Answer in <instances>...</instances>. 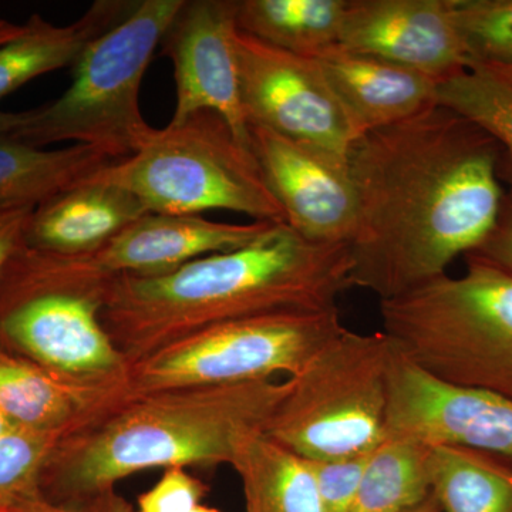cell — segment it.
I'll return each instance as SVG.
<instances>
[{"label":"cell","instance_id":"obj_24","mask_svg":"<svg viewBox=\"0 0 512 512\" xmlns=\"http://www.w3.org/2000/svg\"><path fill=\"white\" fill-rule=\"evenodd\" d=\"M431 447L386 437L372 451L350 512H407L431 495Z\"/></svg>","mask_w":512,"mask_h":512},{"label":"cell","instance_id":"obj_14","mask_svg":"<svg viewBox=\"0 0 512 512\" xmlns=\"http://www.w3.org/2000/svg\"><path fill=\"white\" fill-rule=\"evenodd\" d=\"M339 45L439 83L468 67L450 0H348Z\"/></svg>","mask_w":512,"mask_h":512},{"label":"cell","instance_id":"obj_28","mask_svg":"<svg viewBox=\"0 0 512 512\" xmlns=\"http://www.w3.org/2000/svg\"><path fill=\"white\" fill-rule=\"evenodd\" d=\"M370 453L335 460H306L311 464L326 512H350Z\"/></svg>","mask_w":512,"mask_h":512},{"label":"cell","instance_id":"obj_13","mask_svg":"<svg viewBox=\"0 0 512 512\" xmlns=\"http://www.w3.org/2000/svg\"><path fill=\"white\" fill-rule=\"evenodd\" d=\"M251 151L285 212L286 225L316 244H349L357 198L349 161L249 126Z\"/></svg>","mask_w":512,"mask_h":512},{"label":"cell","instance_id":"obj_34","mask_svg":"<svg viewBox=\"0 0 512 512\" xmlns=\"http://www.w3.org/2000/svg\"><path fill=\"white\" fill-rule=\"evenodd\" d=\"M22 30V25H16V23L9 22V20L0 19V45L18 36Z\"/></svg>","mask_w":512,"mask_h":512},{"label":"cell","instance_id":"obj_1","mask_svg":"<svg viewBox=\"0 0 512 512\" xmlns=\"http://www.w3.org/2000/svg\"><path fill=\"white\" fill-rule=\"evenodd\" d=\"M498 154L493 137L441 104L357 138L349 151L353 288L387 301L480 248L505 197Z\"/></svg>","mask_w":512,"mask_h":512},{"label":"cell","instance_id":"obj_25","mask_svg":"<svg viewBox=\"0 0 512 512\" xmlns=\"http://www.w3.org/2000/svg\"><path fill=\"white\" fill-rule=\"evenodd\" d=\"M437 104L476 124L512 156V83L480 66L437 86Z\"/></svg>","mask_w":512,"mask_h":512},{"label":"cell","instance_id":"obj_2","mask_svg":"<svg viewBox=\"0 0 512 512\" xmlns=\"http://www.w3.org/2000/svg\"><path fill=\"white\" fill-rule=\"evenodd\" d=\"M353 288L346 244H316L272 224L245 247L212 254L156 276L113 279L100 313L131 365L218 323L336 308Z\"/></svg>","mask_w":512,"mask_h":512},{"label":"cell","instance_id":"obj_16","mask_svg":"<svg viewBox=\"0 0 512 512\" xmlns=\"http://www.w3.org/2000/svg\"><path fill=\"white\" fill-rule=\"evenodd\" d=\"M315 59L357 138L437 104L439 82L416 70L340 45L323 50Z\"/></svg>","mask_w":512,"mask_h":512},{"label":"cell","instance_id":"obj_10","mask_svg":"<svg viewBox=\"0 0 512 512\" xmlns=\"http://www.w3.org/2000/svg\"><path fill=\"white\" fill-rule=\"evenodd\" d=\"M237 50L249 126L349 161L357 136L315 57L276 49L241 30Z\"/></svg>","mask_w":512,"mask_h":512},{"label":"cell","instance_id":"obj_26","mask_svg":"<svg viewBox=\"0 0 512 512\" xmlns=\"http://www.w3.org/2000/svg\"><path fill=\"white\" fill-rule=\"evenodd\" d=\"M468 66L512 67V0H450Z\"/></svg>","mask_w":512,"mask_h":512},{"label":"cell","instance_id":"obj_30","mask_svg":"<svg viewBox=\"0 0 512 512\" xmlns=\"http://www.w3.org/2000/svg\"><path fill=\"white\" fill-rule=\"evenodd\" d=\"M10 512H136L123 495L114 488L101 493L76 498V500L52 503L42 495L30 498Z\"/></svg>","mask_w":512,"mask_h":512},{"label":"cell","instance_id":"obj_17","mask_svg":"<svg viewBox=\"0 0 512 512\" xmlns=\"http://www.w3.org/2000/svg\"><path fill=\"white\" fill-rule=\"evenodd\" d=\"M128 393V382H67L0 348V410L15 429L67 436Z\"/></svg>","mask_w":512,"mask_h":512},{"label":"cell","instance_id":"obj_3","mask_svg":"<svg viewBox=\"0 0 512 512\" xmlns=\"http://www.w3.org/2000/svg\"><path fill=\"white\" fill-rule=\"evenodd\" d=\"M291 390L288 377L128 393L56 444L39 494L62 503L110 490L148 468L231 466L245 440L265 433Z\"/></svg>","mask_w":512,"mask_h":512},{"label":"cell","instance_id":"obj_4","mask_svg":"<svg viewBox=\"0 0 512 512\" xmlns=\"http://www.w3.org/2000/svg\"><path fill=\"white\" fill-rule=\"evenodd\" d=\"M114 278L22 242L0 272V348L67 382H128L130 363L100 319Z\"/></svg>","mask_w":512,"mask_h":512},{"label":"cell","instance_id":"obj_37","mask_svg":"<svg viewBox=\"0 0 512 512\" xmlns=\"http://www.w3.org/2000/svg\"><path fill=\"white\" fill-rule=\"evenodd\" d=\"M481 67V66H480ZM487 69V67H485ZM491 72L500 74L501 77H504L505 80L512 83V67H505V69H488Z\"/></svg>","mask_w":512,"mask_h":512},{"label":"cell","instance_id":"obj_11","mask_svg":"<svg viewBox=\"0 0 512 512\" xmlns=\"http://www.w3.org/2000/svg\"><path fill=\"white\" fill-rule=\"evenodd\" d=\"M386 437L430 447L471 448L512 463V402L437 379L393 343L387 365Z\"/></svg>","mask_w":512,"mask_h":512},{"label":"cell","instance_id":"obj_9","mask_svg":"<svg viewBox=\"0 0 512 512\" xmlns=\"http://www.w3.org/2000/svg\"><path fill=\"white\" fill-rule=\"evenodd\" d=\"M345 329L338 306L218 323L131 365L128 389L141 394L293 377Z\"/></svg>","mask_w":512,"mask_h":512},{"label":"cell","instance_id":"obj_29","mask_svg":"<svg viewBox=\"0 0 512 512\" xmlns=\"http://www.w3.org/2000/svg\"><path fill=\"white\" fill-rule=\"evenodd\" d=\"M208 487L183 467H171L151 490L138 497L137 512H191Z\"/></svg>","mask_w":512,"mask_h":512},{"label":"cell","instance_id":"obj_38","mask_svg":"<svg viewBox=\"0 0 512 512\" xmlns=\"http://www.w3.org/2000/svg\"><path fill=\"white\" fill-rule=\"evenodd\" d=\"M191 512H220L218 510H215V508L205 507V505H198V507H195L194 510Z\"/></svg>","mask_w":512,"mask_h":512},{"label":"cell","instance_id":"obj_8","mask_svg":"<svg viewBox=\"0 0 512 512\" xmlns=\"http://www.w3.org/2000/svg\"><path fill=\"white\" fill-rule=\"evenodd\" d=\"M393 342L383 330L346 328L298 375L265 434L308 460L370 453L386 439L387 365Z\"/></svg>","mask_w":512,"mask_h":512},{"label":"cell","instance_id":"obj_15","mask_svg":"<svg viewBox=\"0 0 512 512\" xmlns=\"http://www.w3.org/2000/svg\"><path fill=\"white\" fill-rule=\"evenodd\" d=\"M272 224H227L200 215L147 212L106 247L83 256L101 274L164 275L204 256L245 247Z\"/></svg>","mask_w":512,"mask_h":512},{"label":"cell","instance_id":"obj_22","mask_svg":"<svg viewBox=\"0 0 512 512\" xmlns=\"http://www.w3.org/2000/svg\"><path fill=\"white\" fill-rule=\"evenodd\" d=\"M348 0H239L238 29L293 55L339 45Z\"/></svg>","mask_w":512,"mask_h":512},{"label":"cell","instance_id":"obj_7","mask_svg":"<svg viewBox=\"0 0 512 512\" xmlns=\"http://www.w3.org/2000/svg\"><path fill=\"white\" fill-rule=\"evenodd\" d=\"M94 177L126 188L156 214L224 210L254 221L286 224L251 148L242 146L218 114L200 111L154 128L136 153Z\"/></svg>","mask_w":512,"mask_h":512},{"label":"cell","instance_id":"obj_27","mask_svg":"<svg viewBox=\"0 0 512 512\" xmlns=\"http://www.w3.org/2000/svg\"><path fill=\"white\" fill-rule=\"evenodd\" d=\"M64 434L13 430L0 437V512H10L39 494L47 457Z\"/></svg>","mask_w":512,"mask_h":512},{"label":"cell","instance_id":"obj_6","mask_svg":"<svg viewBox=\"0 0 512 512\" xmlns=\"http://www.w3.org/2000/svg\"><path fill=\"white\" fill-rule=\"evenodd\" d=\"M185 0H140L113 28L93 40L73 66V82L55 101L32 110L9 137L30 146L73 141L120 161L153 134L140 89L157 47Z\"/></svg>","mask_w":512,"mask_h":512},{"label":"cell","instance_id":"obj_23","mask_svg":"<svg viewBox=\"0 0 512 512\" xmlns=\"http://www.w3.org/2000/svg\"><path fill=\"white\" fill-rule=\"evenodd\" d=\"M431 495L441 512H512V463L466 447L430 453Z\"/></svg>","mask_w":512,"mask_h":512},{"label":"cell","instance_id":"obj_19","mask_svg":"<svg viewBox=\"0 0 512 512\" xmlns=\"http://www.w3.org/2000/svg\"><path fill=\"white\" fill-rule=\"evenodd\" d=\"M137 2L97 0L70 25L30 16L18 36L0 45V100L43 74L74 66L86 47L126 18Z\"/></svg>","mask_w":512,"mask_h":512},{"label":"cell","instance_id":"obj_31","mask_svg":"<svg viewBox=\"0 0 512 512\" xmlns=\"http://www.w3.org/2000/svg\"><path fill=\"white\" fill-rule=\"evenodd\" d=\"M471 254L481 256L512 274V192L504 197L493 231L483 245Z\"/></svg>","mask_w":512,"mask_h":512},{"label":"cell","instance_id":"obj_36","mask_svg":"<svg viewBox=\"0 0 512 512\" xmlns=\"http://www.w3.org/2000/svg\"><path fill=\"white\" fill-rule=\"evenodd\" d=\"M18 430L13 427V424L10 423L8 419H6L5 414L0 410V437L5 436V434L10 433V431Z\"/></svg>","mask_w":512,"mask_h":512},{"label":"cell","instance_id":"obj_21","mask_svg":"<svg viewBox=\"0 0 512 512\" xmlns=\"http://www.w3.org/2000/svg\"><path fill=\"white\" fill-rule=\"evenodd\" d=\"M247 512H326L311 464L265 433L244 441L231 464Z\"/></svg>","mask_w":512,"mask_h":512},{"label":"cell","instance_id":"obj_32","mask_svg":"<svg viewBox=\"0 0 512 512\" xmlns=\"http://www.w3.org/2000/svg\"><path fill=\"white\" fill-rule=\"evenodd\" d=\"M29 205H3L0 207V272L13 252L22 244L33 210Z\"/></svg>","mask_w":512,"mask_h":512},{"label":"cell","instance_id":"obj_33","mask_svg":"<svg viewBox=\"0 0 512 512\" xmlns=\"http://www.w3.org/2000/svg\"><path fill=\"white\" fill-rule=\"evenodd\" d=\"M30 116H32V110L19 111V113L0 110V137L10 136L18 131L28 123Z\"/></svg>","mask_w":512,"mask_h":512},{"label":"cell","instance_id":"obj_18","mask_svg":"<svg viewBox=\"0 0 512 512\" xmlns=\"http://www.w3.org/2000/svg\"><path fill=\"white\" fill-rule=\"evenodd\" d=\"M136 195L93 177L37 205L23 242L52 254H94L147 214Z\"/></svg>","mask_w":512,"mask_h":512},{"label":"cell","instance_id":"obj_20","mask_svg":"<svg viewBox=\"0 0 512 512\" xmlns=\"http://www.w3.org/2000/svg\"><path fill=\"white\" fill-rule=\"evenodd\" d=\"M116 161L93 146L72 144L45 150L9 136L0 137V207H37Z\"/></svg>","mask_w":512,"mask_h":512},{"label":"cell","instance_id":"obj_35","mask_svg":"<svg viewBox=\"0 0 512 512\" xmlns=\"http://www.w3.org/2000/svg\"><path fill=\"white\" fill-rule=\"evenodd\" d=\"M407 512H441L439 505H437L436 500H434L433 495H430L424 503L417 505L416 508Z\"/></svg>","mask_w":512,"mask_h":512},{"label":"cell","instance_id":"obj_12","mask_svg":"<svg viewBox=\"0 0 512 512\" xmlns=\"http://www.w3.org/2000/svg\"><path fill=\"white\" fill-rule=\"evenodd\" d=\"M237 10V0H185L161 40V55L173 60L177 86L168 124L211 111L242 146L251 148L239 74Z\"/></svg>","mask_w":512,"mask_h":512},{"label":"cell","instance_id":"obj_5","mask_svg":"<svg viewBox=\"0 0 512 512\" xmlns=\"http://www.w3.org/2000/svg\"><path fill=\"white\" fill-rule=\"evenodd\" d=\"M383 332L431 376L512 402V274L468 254L443 275L380 301Z\"/></svg>","mask_w":512,"mask_h":512}]
</instances>
